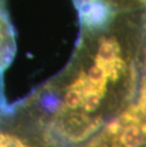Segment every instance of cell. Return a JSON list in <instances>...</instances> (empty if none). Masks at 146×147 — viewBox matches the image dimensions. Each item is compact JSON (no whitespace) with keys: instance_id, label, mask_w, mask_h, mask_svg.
I'll return each mask as SVG.
<instances>
[{"instance_id":"6da1fadb","label":"cell","mask_w":146,"mask_h":147,"mask_svg":"<svg viewBox=\"0 0 146 147\" xmlns=\"http://www.w3.org/2000/svg\"><path fill=\"white\" fill-rule=\"evenodd\" d=\"M146 59V8L81 24L67 64L20 105L62 147L78 145L133 99Z\"/></svg>"},{"instance_id":"7a4b0ae2","label":"cell","mask_w":146,"mask_h":147,"mask_svg":"<svg viewBox=\"0 0 146 147\" xmlns=\"http://www.w3.org/2000/svg\"><path fill=\"white\" fill-rule=\"evenodd\" d=\"M0 147H62L19 102L0 104Z\"/></svg>"},{"instance_id":"3957f363","label":"cell","mask_w":146,"mask_h":147,"mask_svg":"<svg viewBox=\"0 0 146 147\" xmlns=\"http://www.w3.org/2000/svg\"><path fill=\"white\" fill-rule=\"evenodd\" d=\"M16 49L15 30L7 10L0 11V75L13 60Z\"/></svg>"},{"instance_id":"277c9868","label":"cell","mask_w":146,"mask_h":147,"mask_svg":"<svg viewBox=\"0 0 146 147\" xmlns=\"http://www.w3.org/2000/svg\"><path fill=\"white\" fill-rule=\"evenodd\" d=\"M78 10L101 9L118 12L146 8V0H73Z\"/></svg>"},{"instance_id":"5b68a950","label":"cell","mask_w":146,"mask_h":147,"mask_svg":"<svg viewBox=\"0 0 146 147\" xmlns=\"http://www.w3.org/2000/svg\"><path fill=\"white\" fill-rule=\"evenodd\" d=\"M0 11H6V0H0Z\"/></svg>"},{"instance_id":"8992f818","label":"cell","mask_w":146,"mask_h":147,"mask_svg":"<svg viewBox=\"0 0 146 147\" xmlns=\"http://www.w3.org/2000/svg\"><path fill=\"white\" fill-rule=\"evenodd\" d=\"M4 102V101H1V102H0V104H1V102Z\"/></svg>"}]
</instances>
